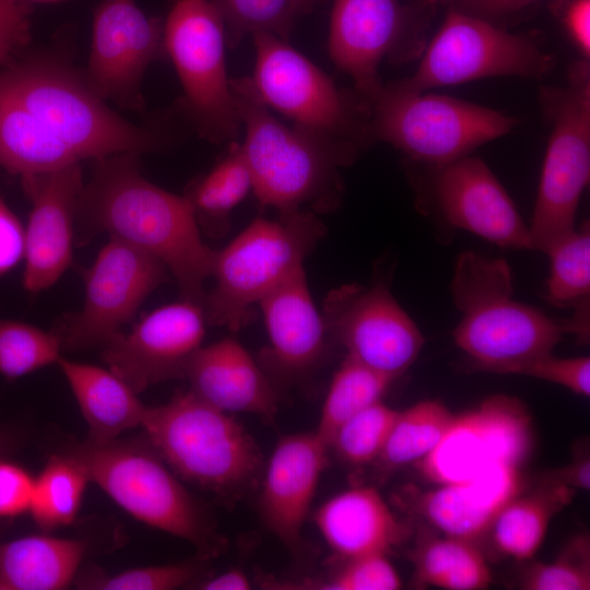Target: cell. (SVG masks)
<instances>
[{"mask_svg": "<svg viewBox=\"0 0 590 590\" xmlns=\"http://www.w3.org/2000/svg\"><path fill=\"white\" fill-rule=\"evenodd\" d=\"M166 144L161 130L113 110L62 57L30 56L0 70V167L12 174H42Z\"/></svg>", "mask_w": 590, "mask_h": 590, "instance_id": "obj_1", "label": "cell"}, {"mask_svg": "<svg viewBox=\"0 0 590 590\" xmlns=\"http://www.w3.org/2000/svg\"><path fill=\"white\" fill-rule=\"evenodd\" d=\"M139 155L125 152L94 160L76 208L80 235L106 232L146 251L173 275L184 299L202 305L215 250L203 243L187 198L148 180Z\"/></svg>", "mask_w": 590, "mask_h": 590, "instance_id": "obj_2", "label": "cell"}, {"mask_svg": "<svg viewBox=\"0 0 590 590\" xmlns=\"http://www.w3.org/2000/svg\"><path fill=\"white\" fill-rule=\"evenodd\" d=\"M244 128L240 150L258 201L281 214L310 205L329 211L340 199V170L352 164L358 148L334 142L296 126H286L259 99L249 78L231 79Z\"/></svg>", "mask_w": 590, "mask_h": 590, "instance_id": "obj_3", "label": "cell"}, {"mask_svg": "<svg viewBox=\"0 0 590 590\" xmlns=\"http://www.w3.org/2000/svg\"><path fill=\"white\" fill-rule=\"evenodd\" d=\"M511 278L504 259L465 251L456 262L451 290L462 317L453 340L480 370L517 374L570 333L567 320L515 300Z\"/></svg>", "mask_w": 590, "mask_h": 590, "instance_id": "obj_4", "label": "cell"}, {"mask_svg": "<svg viewBox=\"0 0 590 590\" xmlns=\"http://www.w3.org/2000/svg\"><path fill=\"white\" fill-rule=\"evenodd\" d=\"M141 426L177 475L223 499L243 498L262 479L263 456L252 436L231 413L190 390L148 406Z\"/></svg>", "mask_w": 590, "mask_h": 590, "instance_id": "obj_5", "label": "cell"}, {"mask_svg": "<svg viewBox=\"0 0 590 590\" xmlns=\"http://www.w3.org/2000/svg\"><path fill=\"white\" fill-rule=\"evenodd\" d=\"M64 453L138 520L189 542L203 559L225 551L227 542L204 507L168 470L148 439H87L69 445Z\"/></svg>", "mask_w": 590, "mask_h": 590, "instance_id": "obj_6", "label": "cell"}, {"mask_svg": "<svg viewBox=\"0 0 590 590\" xmlns=\"http://www.w3.org/2000/svg\"><path fill=\"white\" fill-rule=\"evenodd\" d=\"M323 235L322 223L306 210L281 214L276 221L253 220L215 251L214 286L202 304L206 322L240 329L255 305L304 268L305 258Z\"/></svg>", "mask_w": 590, "mask_h": 590, "instance_id": "obj_7", "label": "cell"}, {"mask_svg": "<svg viewBox=\"0 0 590 590\" xmlns=\"http://www.w3.org/2000/svg\"><path fill=\"white\" fill-rule=\"evenodd\" d=\"M370 141H384L410 158L441 167L509 133L517 119L462 99L382 85L367 102Z\"/></svg>", "mask_w": 590, "mask_h": 590, "instance_id": "obj_8", "label": "cell"}, {"mask_svg": "<svg viewBox=\"0 0 590 590\" xmlns=\"http://www.w3.org/2000/svg\"><path fill=\"white\" fill-rule=\"evenodd\" d=\"M256 64L251 85L259 99L321 138L362 149L370 142L368 105L339 88L333 80L281 38L252 35Z\"/></svg>", "mask_w": 590, "mask_h": 590, "instance_id": "obj_9", "label": "cell"}, {"mask_svg": "<svg viewBox=\"0 0 590 590\" xmlns=\"http://www.w3.org/2000/svg\"><path fill=\"white\" fill-rule=\"evenodd\" d=\"M589 74V64L582 60L573 66L566 86L541 92L553 128L529 226L534 250L545 252L576 228V211L590 178Z\"/></svg>", "mask_w": 590, "mask_h": 590, "instance_id": "obj_10", "label": "cell"}, {"mask_svg": "<svg viewBox=\"0 0 590 590\" xmlns=\"http://www.w3.org/2000/svg\"><path fill=\"white\" fill-rule=\"evenodd\" d=\"M224 21L212 0H173L164 22V47L184 96L182 108L199 135L213 143L240 129L227 76Z\"/></svg>", "mask_w": 590, "mask_h": 590, "instance_id": "obj_11", "label": "cell"}, {"mask_svg": "<svg viewBox=\"0 0 590 590\" xmlns=\"http://www.w3.org/2000/svg\"><path fill=\"white\" fill-rule=\"evenodd\" d=\"M554 58L530 37L508 33L465 11L448 12L412 76L399 82L413 92L493 76L541 79Z\"/></svg>", "mask_w": 590, "mask_h": 590, "instance_id": "obj_12", "label": "cell"}, {"mask_svg": "<svg viewBox=\"0 0 590 590\" xmlns=\"http://www.w3.org/2000/svg\"><path fill=\"white\" fill-rule=\"evenodd\" d=\"M167 276V269L155 257L110 237L86 271L82 308L67 316L55 331L62 347L78 351L104 345Z\"/></svg>", "mask_w": 590, "mask_h": 590, "instance_id": "obj_13", "label": "cell"}, {"mask_svg": "<svg viewBox=\"0 0 590 590\" xmlns=\"http://www.w3.org/2000/svg\"><path fill=\"white\" fill-rule=\"evenodd\" d=\"M323 318L329 334L350 357L393 380L417 358L425 339L384 284L332 291Z\"/></svg>", "mask_w": 590, "mask_h": 590, "instance_id": "obj_14", "label": "cell"}, {"mask_svg": "<svg viewBox=\"0 0 590 590\" xmlns=\"http://www.w3.org/2000/svg\"><path fill=\"white\" fill-rule=\"evenodd\" d=\"M165 56L164 22L146 15L135 0H103L97 5L83 74L104 102L142 111L144 74Z\"/></svg>", "mask_w": 590, "mask_h": 590, "instance_id": "obj_15", "label": "cell"}, {"mask_svg": "<svg viewBox=\"0 0 590 590\" xmlns=\"http://www.w3.org/2000/svg\"><path fill=\"white\" fill-rule=\"evenodd\" d=\"M206 323L203 306L182 298L149 312L128 333L113 335L103 345V361L140 393L150 386L185 377L202 346Z\"/></svg>", "mask_w": 590, "mask_h": 590, "instance_id": "obj_16", "label": "cell"}, {"mask_svg": "<svg viewBox=\"0 0 590 590\" xmlns=\"http://www.w3.org/2000/svg\"><path fill=\"white\" fill-rule=\"evenodd\" d=\"M530 446V421L523 406L516 399L497 396L456 415L421 468L438 484L461 482L496 463L519 468Z\"/></svg>", "mask_w": 590, "mask_h": 590, "instance_id": "obj_17", "label": "cell"}, {"mask_svg": "<svg viewBox=\"0 0 590 590\" xmlns=\"http://www.w3.org/2000/svg\"><path fill=\"white\" fill-rule=\"evenodd\" d=\"M32 202L25 228L23 286H52L72 261L74 222L83 178L80 164L21 177Z\"/></svg>", "mask_w": 590, "mask_h": 590, "instance_id": "obj_18", "label": "cell"}, {"mask_svg": "<svg viewBox=\"0 0 590 590\" xmlns=\"http://www.w3.org/2000/svg\"><path fill=\"white\" fill-rule=\"evenodd\" d=\"M436 169L434 194L450 225L500 247L532 249L529 226L482 160L468 155Z\"/></svg>", "mask_w": 590, "mask_h": 590, "instance_id": "obj_19", "label": "cell"}, {"mask_svg": "<svg viewBox=\"0 0 590 590\" xmlns=\"http://www.w3.org/2000/svg\"><path fill=\"white\" fill-rule=\"evenodd\" d=\"M269 345L261 367L278 388L294 385L320 364L329 335L323 315L311 297L304 268L259 304Z\"/></svg>", "mask_w": 590, "mask_h": 590, "instance_id": "obj_20", "label": "cell"}, {"mask_svg": "<svg viewBox=\"0 0 590 590\" xmlns=\"http://www.w3.org/2000/svg\"><path fill=\"white\" fill-rule=\"evenodd\" d=\"M406 13L399 0H334L329 51L338 68L370 101L382 87L378 68L402 44Z\"/></svg>", "mask_w": 590, "mask_h": 590, "instance_id": "obj_21", "label": "cell"}, {"mask_svg": "<svg viewBox=\"0 0 590 590\" xmlns=\"http://www.w3.org/2000/svg\"><path fill=\"white\" fill-rule=\"evenodd\" d=\"M328 445L314 432L283 436L263 470L260 514L267 528L292 552L302 543Z\"/></svg>", "mask_w": 590, "mask_h": 590, "instance_id": "obj_22", "label": "cell"}, {"mask_svg": "<svg viewBox=\"0 0 590 590\" xmlns=\"http://www.w3.org/2000/svg\"><path fill=\"white\" fill-rule=\"evenodd\" d=\"M184 378L192 393L224 412L249 413L270 421L278 411V388L235 339L201 346Z\"/></svg>", "mask_w": 590, "mask_h": 590, "instance_id": "obj_23", "label": "cell"}, {"mask_svg": "<svg viewBox=\"0 0 590 590\" xmlns=\"http://www.w3.org/2000/svg\"><path fill=\"white\" fill-rule=\"evenodd\" d=\"M521 492L519 468L496 463L472 477L439 484L416 497L414 510L445 535L475 541Z\"/></svg>", "mask_w": 590, "mask_h": 590, "instance_id": "obj_24", "label": "cell"}, {"mask_svg": "<svg viewBox=\"0 0 590 590\" xmlns=\"http://www.w3.org/2000/svg\"><path fill=\"white\" fill-rule=\"evenodd\" d=\"M314 520L329 547L346 559L387 554L408 535L405 526L373 486L337 494L316 510Z\"/></svg>", "mask_w": 590, "mask_h": 590, "instance_id": "obj_25", "label": "cell"}, {"mask_svg": "<svg viewBox=\"0 0 590 590\" xmlns=\"http://www.w3.org/2000/svg\"><path fill=\"white\" fill-rule=\"evenodd\" d=\"M88 425V440L106 442L141 426L148 406L111 370L59 357L57 361Z\"/></svg>", "mask_w": 590, "mask_h": 590, "instance_id": "obj_26", "label": "cell"}, {"mask_svg": "<svg viewBox=\"0 0 590 590\" xmlns=\"http://www.w3.org/2000/svg\"><path fill=\"white\" fill-rule=\"evenodd\" d=\"M83 541L28 535L0 544V590L67 588L83 559Z\"/></svg>", "mask_w": 590, "mask_h": 590, "instance_id": "obj_27", "label": "cell"}, {"mask_svg": "<svg viewBox=\"0 0 590 590\" xmlns=\"http://www.w3.org/2000/svg\"><path fill=\"white\" fill-rule=\"evenodd\" d=\"M575 492L542 480L529 493L520 492L503 507L487 531L496 551L519 560L532 558L551 520L570 504Z\"/></svg>", "mask_w": 590, "mask_h": 590, "instance_id": "obj_28", "label": "cell"}, {"mask_svg": "<svg viewBox=\"0 0 590 590\" xmlns=\"http://www.w3.org/2000/svg\"><path fill=\"white\" fill-rule=\"evenodd\" d=\"M417 583L447 590H481L492 573L473 541L445 535L426 538L410 553Z\"/></svg>", "mask_w": 590, "mask_h": 590, "instance_id": "obj_29", "label": "cell"}, {"mask_svg": "<svg viewBox=\"0 0 590 590\" xmlns=\"http://www.w3.org/2000/svg\"><path fill=\"white\" fill-rule=\"evenodd\" d=\"M456 414L437 400L421 401L399 414L375 463L385 472L422 461L444 438Z\"/></svg>", "mask_w": 590, "mask_h": 590, "instance_id": "obj_30", "label": "cell"}, {"mask_svg": "<svg viewBox=\"0 0 590 590\" xmlns=\"http://www.w3.org/2000/svg\"><path fill=\"white\" fill-rule=\"evenodd\" d=\"M545 253L551 260L545 298L552 305L574 308L570 317L582 327L589 326L590 231L589 225L557 239Z\"/></svg>", "mask_w": 590, "mask_h": 590, "instance_id": "obj_31", "label": "cell"}, {"mask_svg": "<svg viewBox=\"0 0 590 590\" xmlns=\"http://www.w3.org/2000/svg\"><path fill=\"white\" fill-rule=\"evenodd\" d=\"M90 477L68 455L51 456L34 479L30 510L37 527L51 531L71 524L80 509Z\"/></svg>", "mask_w": 590, "mask_h": 590, "instance_id": "obj_32", "label": "cell"}, {"mask_svg": "<svg viewBox=\"0 0 590 590\" xmlns=\"http://www.w3.org/2000/svg\"><path fill=\"white\" fill-rule=\"evenodd\" d=\"M252 190L251 176L240 145L234 143L227 154L202 177L186 196L198 224L213 232L228 226L232 211Z\"/></svg>", "mask_w": 590, "mask_h": 590, "instance_id": "obj_33", "label": "cell"}, {"mask_svg": "<svg viewBox=\"0 0 590 590\" xmlns=\"http://www.w3.org/2000/svg\"><path fill=\"white\" fill-rule=\"evenodd\" d=\"M393 381L350 357H345L330 382L316 433L328 445L350 417L381 401Z\"/></svg>", "mask_w": 590, "mask_h": 590, "instance_id": "obj_34", "label": "cell"}, {"mask_svg": "<svg viewBox=\"0 0 590 590\" xmlns=\"http://www.w3.org/2000/svg\"><path fill=\"white\" fill-rule=\"evenodd\" d=\"M226 30L227 44L236 46L246 35L270 33L286 39L295 22L316 0H212Z\"/></svg>", "mask_w": 590, "mask_h": 590, "instance_id": "obj_35", "label": "cell"}, {"mask_svg": "<svg viewBox=\"0 0 590 590\" xmlns=\"http://www.w3.org/2000/svg\"><path fill=\"white\" fill-rule=\"evenodd\" d=\"M62 349L57 333L0 318V374L16 378L57 363Z\"/></svg>", "mask_w": 590, "mask_h": 590, "instance_id": "obj_36", "label": "cell"}, {"mask_svg": "<svg viewBox=\"0 0 590 590\" xmlns=\"http://www.w3.org/2000/svg\"><path fill=\"white\" fill-rule=\"evenodd\" d=\"M398 414V410L376 402L346 420L333 434L329 448L352 465L375 462Z\"/></svg>", "mask_w": 590, "mask_h": 590, "instance_id": "obj_37", "label": "cell"}, {"mask_svg": "<svg viewBox=\"0 0 590 590\" xmlns=\"http://www.w3.org/2000/svg\"><path fill=\"white\" fill-rule=\"evenodd\" d=\"M519 586L524 590H589V535L574 536L552 563L531 564L521 575Z\"/></svg>", "mask_w": 590, "mask_h": 590, "instance_id": "obj_38", "label": "cell"}, {"mask_svg": "<svg viewBox=\"0 0 590 590\" xmlns=\"http://www.w3.org/2000/svg\"><path fill=\"white\" fill-rule=\"evenodd\" d=\"M199 566L179 563L129 569L116 575L91 573L78 581L79 588L96 590H173L196 578Z\"/></svg>", "mask_w": 590, "mask_h": 590, "instance_id": "obj_39", "label": "cell"}, {"mask_svg": "<svg viewBox=\"0 0 590 590\" xmlns=\"http://www.w3.org/2000/svg\"><path fill=\"white\" fill-rule=\"evenodd\" d=\"M304 586L321 590H397L402 582L387 554L374 553L349 558L329 579Z\"/></svg>", "mask_w": 590, "mask_h": 590, "instance_id": "obj_40", "label": "cell"}, {"mask_svg": "<svg viewBox=\"0 0 590 590\" xmlns=\"http://www.w3.org/2000/svg\"><path fill=\"white\" fill-rule=\"evenodd\" d=\"M565 387L576 394H590V358H559L548 354L523 365L517 373Z\"/></svg>", "mask_w": 590, "mask_h": 590, "instance_id": "obj_41", "label": "cell"}, {"mask_svg": "<svg viewBox=\"0 0 590 590\" xmlns=\"http://www.w3.org/2000/svg\"><path fill=\"white\" fill-rule=\"evenodd\" d=\"M31 3L0 0V64L11 63L31 40Z\"/></svg>", "mask_w": 590, "mask_h": 590, "instance_id": "obj_42", "label": "cell"}, {"mask_svg": "<svg viewBox=\"0 0 590 590\" xmlns=\"http://www.w3.org/2000/svg\"><path fill=\"white\" fill-rule=\"evenodd\" d=\"M34 477L21 465L0 457V519L30 510Z\"/></svg>", "mask_w": 590, "mask_h": 590, "instance_id": "obj_43", "label": "cell"}, {"mask_svg": "<svg viewBox=\"0 0 590 590\" xmlns=\"http://www.w3.org/2000/svg\"><path fill=\"white\" fill-rule=\"evenodd\" d=\"M25 252V228L0 198V276L13 269Z\"/></svg>", "mask_w": 590, "mask_h": 590, "instance_id": "obj_44", "label": "cell"}, {"mask_svg": "<svg viewBox=\"0 0 590 590\" xmlns=\"http://www.w3.org/2000/svg\"><path fill=\"white\" fill-rule=\"evenodd\" d=\"M563 22L575 46L589 59L590 0H570L564 9Z\"/></svg>", "mask_w": 590, "mask_h": 590, "instance_id": "obj_45", "label": "cell"}, {"mask_svg": "<svg viewBox=\"0 0 590 590\" xmlns=\"http://www.w3.org/2000/svg\"><path fill=\"white\" fill-rule=\"evenodd\" d=\"M542 481L559 483L573 489L590 488V461L589 456L575 458L574 461L565 467L558 468L546 473Z\"/></svg>", "mask_w": 590, "mask_h": 590, "instance_id": "obj_46", "label": "cell"}, {"mask_svg": "<svg viewBox=\"0 0 590 590\" xmlns=\"http://www.w3.org/2000/svg\"><path fill=\"white\" fill-rule=\"evenodd\" d=\"M465 12L480 17L502 16L523 9L534 0H463Z\"/></svg>", "mask_w": 590, "mask_h": 590, "instance_id": "obj_47", "label": "cell"}, {"mask_svg": "<svg viewBox=\"0 0 590 590\" xmlns=\"http://www.w3.org/2000/svg\"><path fill=\"white\" fill-rule=\"evenodd\" d=\"M198 588L202 590H249L251 582L241 569L234 568L204 580Z\"/></svg>", "mask_w": 590, "mask_h": 590, "instance_id": "obj_48", "label": "cell"}, {"mask_svg": "<svg viewBox=\"0 0 590 590\" xmlns=\"http://www.w3.org/2000/svg\"><path fill=\"white\" fill-rule=\"evenodd\" d=\"M12 446L11 438L0 430V457H2Z\"/></svg>", "mask_w": 590, "mask_h": 590, "instance_id": "obj_49", "label": "cell"}, {"mask_svg": "<svg viewBox=\"0 0 590 590\" xmlns=\"http://www.w3.org/2000/svg\"><path fill=\"white\" fill-rule=\"evenodd\" d=\"M26 2H59V1H64V0H24Z\"/></svg>", "mask_w": 590, "mask_h": 590, "instance_id": "obj_50", "label": "cell"}, {"mask_svg": "<svg viewBox=\"0 0 590 590\" xmlns=\"http://www.w3.org/2000/svg\"><path fill=\"white\" fill-rule=\"evenodd\" d=\"M427 2H430V3H434V2H438V1H444V0H425ZM463 1V0H462Z\"/></svg>", "mask_w": 590, "mask_h": 590, "instance_id": "obj_51", "label": "cell"}]
</instances>
